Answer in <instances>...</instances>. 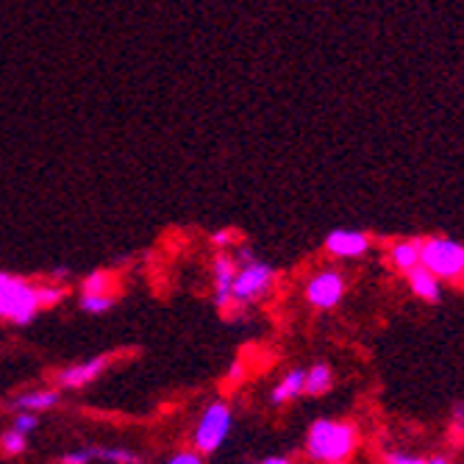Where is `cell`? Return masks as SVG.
<instances>
[{"label":"cell","mask_w":464,"mask_h":464,"mask_svg":"<svg viewBox=\"0 0 464 464\" xmlns=\"http://www.w3.org/2000/svg\"><path fill=\"white\" fill-rule=\"evenodd\" d=\"M420 265L440 281H459L464 276V245L445 237H429L420 245Z\"/></svg>","instance_id":"3"},{"label":"cell","mask_w":464,"mask_h":464,"mask_svg":"<svg viewBox=\"0 0 464 464\" xmlns=\"http://www.w3.org/2000/svg\"><path fill=\"white\" fill-rule=\"evenodd\" d=\"M59 403V395L51 392V390H39V392H25L17 398V406L20 411H45V409H53Z\"/></svg>","instance_id":"13"},{"label":"cell","mask_w":464,"mask_h":464,"mask_svg":"<svg viewBox=\"0 0 464 464\" xmlns=\"http://www.w3.org/2000/svg\"><path fill=\"white\" fill-rule=\"evenodd\" d=\"M111 289V273L106 270H95L83 281V292H109Z\"/></svg>","instance_id":"18"},{"label":"cell","mask_w":464,"mask_h":464,"mask_svg":"<svg viewBox=\"0 0 464 464\" xmlns=\"http://www.w3.org/2000/svg\"><path fill=\"white\" fill-rule=\"evenodd\" d=\"M164 464H203V459H200V453H195V450H181V453H176V456H170Z\"/></svg>","instance_id":"21"},{"label":"cell","mask_w":464,"mask_h":464,"mask_svg":"<svg viewBox=\"0 0 464 464\" xmlns=\"http://www.w3.org/2000/svg\"><path fill=\"white\" fill-rule=\"evenodd\" d=\"M304 378H306V372L304 370H292V372H286L281 382L276 384V390H273V403L276 406H284L286 401H295L301 392H304Z\"/></svg>","instance_id":"12"},{"label":"cell","mask_w":464,"mask_h":464,"mask_svg":"<svg viewBox=\"0 0 464 464\" xmlns=\"http://www.w3.org/2000/svg\"><path fill=\"white\" fill-rule=\"evenodd\" d=\"M234 262H237V276H234V286H231L234 306L262 301L276 284V270L267 262H259L253 256L250 247H239Z\"/></svg>","instance_id":"2"},{"label":"cell","mask_w":464,"mask_h":464,"mask_svg":"<svg viewBox=\"0 0 464 464\" xmlns=\"http://www.w3.org/2000/svg\"><path fill=\"white\" fill-rule=\"evenodd\" d=\"M265 464H292V461L284 456H270V459H265Z\"/></svg>","instance_id":"26"},{"label":"cell","mask_w":464,"mask_h":464,"mask_svg":"<svg viewBox=\"0 0 464 464\" xmlns=\"http://www.w3.org/2000/svg\"><path fill=\"white\" fill-rule=\"evenodd\" d=\"M228 431H231V409L223 401H215L203 411L200 423L195 429V450L200 456L218 450L226 442Z\"/></svg>","instance_id":"5"},{"label":"cell","mask_w":464,"mask_h":464,"mask_svg":"<svg viewBox=\"0 0 464 464\" xmlns=\"http://www.w3.org/2000/svg\"><path fill=\"white\" fill-rule=\"evenodd\" d=\"M36 429V414L34 411H20L17 414V420H14V431H20V434H31Z\"/></svg>","instance_id":"19"},{"label":"cell","mask_w":464,"mask_h":464,"mask_svg":"<svg viewBox=\"0 0 464 464\" xmlns=\"http://www.w3.org/2000/svg\"><path fill=\"white\" fill-rule=\"evenodd\" d=\"M453 431L456 434H464V403L456 406V411H453Z\"/></svg>","instance_id":"24"},{"label":"cell","mask_w":464,"mask_h":464,"mask_svg":"<svg viewBox=\"0 0 464 464\" xmlns=\"http://www.w3.org/2000/svg\"><path fill=\"white\" fill-rule=\"evenodd\" d=\"M328 390H331V370H328V364H314L306 372V378H304V392L314 398V395H323Z\"/></svg>","instance_id":"14"},{"label":"cell","mask_w":464,"mask_h":464,"mask_svg":"<svg viewBox=\"0 0 464 464\" xmlns=\"http://www.w3.org/2000/svg\"><path fill=\"white\" fill-rule=\"evenodd\" d=\"M228 378H231V382H239V378H242V362H234V364H231Z\"/></svg>","instance_id":"25"},{"label":"cell","mask_w":464,"mask_h":464,"mask_svg":"<svg viewBox=\"0 0 464 464\" xmlns=\"http://www.w3.org/2000/svg\"><path fill=\"white\" fill-rule=\"evenodd\" d=\"M114 306V298L109 292H83L81 295V312L87 314H103Z\"/></svg>","instance_id":"15"},{"label":"cell","mask_w":464,"mask_h":464,"mask_svg":"<svg viewBox=\"0 0 464 464\" xmlns=\"http://www.w3.org/2000/svg\"><path fill=\"white\" fill-rule=\"evenodd\" d=\"M406 278H409V286H411V292L417 295V298H423V301H440V278L431 270H426L423 265H420V267L409 270Z\"/></svg>","instance_id":"11"},{"label":"cell","mask_w":464,"mask_h":464,"mask_svg":"<svg viewBox=\"0 0 464 464\" xmlns=\"http://www.w3.org/2000/svg\"><path fill=\"white\" fill-rule=\"evenodd\" d=\"M90 461H92V448H81L62 456V464H90Z\"/></svg>","instance_id":"20"},{"label":"cell","mask_w":464,"mask_h":464,"mask_svg":"<svg viewBox=\"0 0 464 464\" xmlns=\"http://www.w3.org/2000/svg\"><path fill=\"white\" fill-rule=\"evenodd\" d=\"M384 464H426V459H417V456H406V453H387Z\"/></svg>","instance_id":"22"},{"label":"cell","mask_w":464,"mask_h":464,"mask_svg":"<svg viewBox=\"0 0 464 464\" xmlns=\"http://www.w3.org/2000/svg\"><path fill=\"white\" fill-rule=\"evenodd\" d=\"M92 459H101L109 464H140V456L125 448H92Z\"/></svg>","instance_id":"16"},{"label":"cell","mask_w":464,"mask_h":464,"mask_svg":"<svg viewBox=\"0 0 464 464\" xmlns=\"http://www.w3.org/2000/svg\"><path fill=\"white\" fill-rule=\"evenodd\" d=\"M42 309L39 286L28 284L25 278L9 276L6 284H0V320H12L17 325H25L36 317Z\"/></svg>","instance_id":"4"},{"label":"cell","mask_w":464,"mask_h":464,"mask_svg":"<svg viewBox=\"0 0 464 464\" xmlns=\"http://www.w3.org/2000/svg\"><path fill=\"white\" fill-rule=\"evenodd\" d=\"M345 295V278L336 270H323L306 284V301L314 309H334Z\"/></svg>","instance_id":"6"},{"label":"cell","mask_w":464,"mask_h":464,"mask_svg":"<svg viewBox=\"0 0 464 464\" xmlns=\"http://www.w3.org/2000/svg\"><path fill=\"white\" fill-rule=\"evenodd\" d=\"M325 250L331 256H340V259H359L370 250V237L364 231L336 228L325 237Z\"/></svg>","instance_id":"7"},{"label":"cell","mask_w":464,"mask_h":464,"mask_svg":"<svg viewBox=\"0 0 464 464\" xmlns=\"http://www.w3.org/2000/svg\"><path fill=\"white\" fill-rule=\"evenodd\" d=\"M420 245L423 239H395L390 245V262L395 270L409 273L414 267H420Z\"/></svg>","instance_id":"10"},{"label":"cell","mask_w":464,"mask_h":464,"mask_svg":"<svg viewBox=\"0 0 464 464\" xmlns=\"http://www.w3.org/2000/svg\"><path fill=\"white\" fill-rule=\"evenodd\" d=\"M109 367V359L106 356H95L90 362H81V364H72L67 370L59 372V384L67 387V390H78V387H87L92 384L95 378Z\"/></svg>","instance_id":"8"},{"label":"cell","mask_w":464,"mask_h":464,"mask_svg":"<svg viewBox=\"0 0 464 464\" xmlns=\"http://www.w3.org/2000/svg\"><path fill=\"white\" fill-rule=\"evenodd\" d=\"M426 464H448V459H445V456H434V459H429Z\"/></svg>","instance_id":"27"},{"label":"cell","mask_w":464,"mask_h":464,"mask_svg":"<svg viewBox=\"0 0 464 464\" xmlns=\"http://www.w3.org/2000/svg\"><path fill=\"white\" fill-rule=\"evenodd\" d=\"M0 450H4L6 456H20L25 450V434L20 431H6L4 437H0Z\"/></svg>","instance_id":"17"},{"label":"cell","mask_w":464,"mask_h":464,"mask_svg":"<svg viewBox=\"0 0 464 464\" xmlns=\"http://www.w3.org/2000/svg\"><path fill=\"white\" fill-rule=\"evenodd\" d=\"M215 301L223 312H228L234 306V298H231V286H234V276H237V262L234 256H218L215 259Z\"/></svg>","instance_id":"9"},{"label":"cell","mask_w":464,"mask_h":464,"mask_svg":"<svg viewBox=\"0 0 464 464\" xmlns=\"http://www.w3.org/2000/svg\"><path fill=\"white\" fill-rule=\"evenodd\" d=\"M356 429L343 420H317L309 429L306 450L320 464H343L356 448Z\"/></svg>","instance_id":"1"},{"label":"cell","mask_w":464,"mask_h":464,"mask_svg":"<svg viewBox=\"0 0 464 464\" xmlns=\"http://www.w3.org/2000/svg\"><path fill=\"white\" fill-rule=\"evenodd\" d=\"M9 276H12V273H4V270H0V284H6V281H9Z\"/></svg>","instance_id":"28"},{"label":"cell","mask_w":464,"mask_h":464,"mask_svg":"<svg viewBox=\"0 0 464 464\" xmlns=\"http://www.w3.org/2000/svg\"><path fill=\"white\" fill-rule=\"evenodd\" d=\"M237 239V234L234 231H218L215 237H212V242L218 245V247H231V242Z\"/></svg>","instance_id":"23"},{"label":"cell","mask_w":464,"mask_h":464,"mask_svg":"<svg viewBox=\"0 0 464 464\" xmlns=\"http://www.w3.org/2000/svg\"><path fill=\"white\" fill-rule=\"evenodd\" d=\"M461 278H464V276H461Z\"/></svg>","instance_id":"29"}]
</instances>
